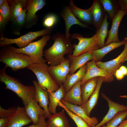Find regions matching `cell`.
I'll list each match as a JSON object with an SVG mask.
<instances>
[{
    "label": "cell",
    "mask_w": 127,
    "mask_h": 127,
    "mask_svg": "<svg viewBox=\"0 0 127 127\" xmlns=\"http://www.w3.org/2000/svg\"><path fill=\"white\" fill-rule=\"evenodd\" d=\"M118 3L120 7V9L127 11V0H119Z\"/></svg>",
    "instance_id": "40"
},
{
    "label": "cell",
    "mask_w": 127,
    "mask_h": 127,
    "mask_svg": "<svg viewBox=\"0 0 127 127\" xmlns=\"http://www.w3.org/2000/svg\"><path fill=\"white\" fill-rule=\"evenodd\" d=\"M39 120L38 123L36 124H33L27 127H47V122H46L45 115H39Z\"/></svg>",
    "instance_id": "38"
},
{
    "label": "cell",
    "mask_w": 127,
    "mask_h": 127,
    "mask_svg": "<svg viewBox=\"0 0 127 127\" xmlns=\"http://www.w3.org/2000/svg\"><path fill=\"white\" fill-rule=\"evenodd\" d=\"M46 4L45 0H27L25 7L27 11L24 25L25 27L29 28L35 23L38 17L36 15V13Z\"/></svg>",
    "instance_id": "8"
},
{
    "label": "cell",
    "mask_w": 127,
    "mask_h": 127,
    "mask_svg": "<svg viewBox=\"0 0 127 127\" xmlns=\"http://www.w3.org/2000/svg\"><path fill=\"white\" fill-rule=\"evenodd\" d=\"M38 102L35 98H32L25 107L26 113L33 124H37L39 120V115H45V112L43 109L38 105Z\"/></svg>",
    "instance_id": "21"
},
{
    "label": "cell",
    "mask_w": 127,
    "mask_h": 127,
    "mask_svg": "<svg viewBox=\"0 0 127 127\" xmlns=\"http://www.w3.org/2000/svg\"><path fill=\"white\" fill-rule=\"evenodd\" d=\"M104 79V78L103 77H99L97 86L94 91L87 102L81 106L84 110L87 115L89 117H90L91 111L97 103L100 90Z\"/></svg>",
    "instance_id": "25"
},
{
    "label": "cell",
    "mask_w": 127,
    "mask_h": 127,
    "mask_svg": "<svg viewBox=\"0 0 127 127\" xmlns=\"http://www.w3.org/2000/svg\"><path fill=\"white\" fill-rule=\"evenodd\" d=\"M6 0H0V6L2 5L6 1Z\"/></svg>",
    "instance_id": "43"
},
{
    "label": "cell",
    "mask_w": 127,
    "mask_h": 127,
    "mask_svg": "<svg viewBox=\"0 0 127 127\" xmlns=\"http://www.w3.org/2000/svg\"><path fill=\"white\" fill-rule=\"evenodd\" d=\"M0 51V62L5 64V67H9L14 71L27 67L33 60L29 56L22 53L15 52L8 45L1 47Z\"/></svg>",
    "instance_id": "3"
},
{
    "label": "cell",
    "mask_w": 127,
    "mask_h": 127,
    "mask_svg": "<svg viewBox=\"0 0 127 127\" xmlns=\"http://www.w3.org/2000/svg\"><path fill=\"white\" fill-rule=\"evenodd\" d=\"M127 61V55L125 57V58L123 60V61L122 62V64L123 63V62H124L125 61Z\"/></svg>",
    "instance_id": "45"
},
{
    "label": "cell",
    "mask_w": 127,
    "mask_h": 127,
    "mask_svg": "<svg viewBox=\"0 0 127 127\" xmlns=\"http://www.w3.org/2000/svg\"><path fill=\"white\" fill-rule=\"evenodd\" d=\"M126 42V40H124L119 42L112 43L102 48L93 51L91 53L93 57V60L95 62L100 61L107 53L114 49L124 44Z\"/></svg>",
    "instance_id": "28"
},
{
    "label": "cell",
    "mask_w": 127,
    "mask_h": 127,
    "mask_svg": "<svg viewBox=\"0 0 127 127\" xmlns=\"http://www.w3.org/2000/svg\"><path fill=\"white\" fill-rule=\"evenodd\" d=\"M65 111L64 109L60 112L52 114L47 122V127H69Z\"/></svg>",
    "instance_id": "26"
},
{
    "label": "cell",
    "mask_w": 127,
    "mask_h": 127,
    "mask_svg": "<svg viewBox=\"0 0 127 127\" xmlns=\"http://www.w3.org/2000/svg\"><path fill=\"white\" fill-rule=\"evenodd\" d=\"M87 68L85 75L80 82V85L87 80L96 77L104 78V82L110 83L114 79L113 76L109 75L104 69L99 68L93 60L86 64Z\"/></svg>",
    "instance_id": "10"
},
{
    "label": "cell",
    "mask_w": 127,
    "mask_h": 127,
    "mask_svg": "<svg viewBox=\"0 0 127 127\" xmlns=\"http://www.w3.org/2000/svg\"><path fill=\"white\" fill-rule=\"evenodd\" d=\"M86 64L80 68L77 72L72 74H69L67 76L63 86L66 93L75 84L81 81L84 77L86 71Z\"/></svg>",
    "instance_id": "27"
},
{
    "label": "cell",
    "mask_w": 127,
    "mask_h": 127,
    "mask_svg": "<svg viewBox=\"0 0 127 127\" xmlns=\"http://www.w3.org/2000/svg\"><path fill=\"white\" fill-rule=\"evenodd\" d=\"M51 38L54 41V43L44 51V56L46 62L50 65H56L65 60V55L73 53V48L71 40L67 39L62 33L57 32Z\"/></svg>",
    "instance_id": "1"
},
{
    "label": "cell",
    "mask_w": 127,
    "mask_h": 127,
    "mask_svg": "<svg viewBox=\"0 0 127 127\" xmlns=\"http://www.w3.org/2000/svg\"><path fill=\"white\" fill-rule=\"evenodd\" d=\"M11 12L10 7L7 0L0 6V27L4 26L10 20Z\"/></svg>",
    "instance_id": "32"
},
{
    "label": "cell",
    "mask_w": 127,
    "mask_h": 127,
    "mask_svg": "<svg viewBox=\"0 0 127 127\" xmlns=\"http://www.w3.org/2000/svg\"><path fill=\"white\" fill-rule=\"evenodd\" d=\"M52 28H45L36 32H30L20 37L15 39L8 38L1 34L0 37V46L1 47L12 44H15L22 48L27 46L31 41L37 37L47 34H50L52 32Z\"/></svg>",
    "instance_id": "6"
},
{
    "label": "cell",
    "mask_w": 127,
    "mask_h": 127,
    "mask_svg": "<svg viewBox=\"0 0 127 127\" xmlns=\"http://www.w3.org/2000/svg\"><path fill=\"white\" fill-rule=\"evenodd\" d=\"M16 109L15 107H9L5 109L0 106V118H8L15 112Z\"/></svg>",
    "instance_id": "37"
},
{
    "label": "cell",
    "mask_w": 127,
    "mask_h": 127,
    "mask_svg": "<svg viewBox=\"0 0 127 127\" xmlns=\"http://www.w3.org/2000/svg\"><path fill=\"white\" fill-rule=\"evenodd\" d=\"M58 106L64 109L69 117L75 122L77 127H92L84 119L68 109L60 101L58 103Z\"/></svg>",
    "instance_id": "34"
},
{
    "label": "cell",
    "mask_w": 127,
    "mask_h": 127,
    "mask_svg": "<svg viewBox=\"0 0 127 127\" xmlns=\"http://www.w3.org/2000/svg\"><path fill=\"white\" fill-rule=\"evenodd\" d=\"M49 100V103L48 108L49 112L52 114L56 113L57 106H58L59 102L64 98L66 92L63 85L60 86L59 88L56 91L51 92L47 90Z\"/></svg>",
    "instance_id": "23"
},
{
    "label": "cell",
    "mask_w": 127,
    "mask_h": 127,
    "mask_svg": "<svg viewBox=\"0 0 127 127\" xmlns=\"http://www.w3.org/2000/svg\"><path fill=\"white\" fill-rule=\"evenodd\" d=\"M6 68L4 67L0 70V81L5 85V88L15 93L22 100L25 107L32 99L35 98V87L24 85L17 79L9 75L6 72Z\"/></svg>",
    "instance_id": "2"
},
{
    "label": "cell",
    "mask_w": 127,
    "mask_h": 127,
    "mask_svg": "<svg viewBox=\"0 0 127 127\" xmlns=\"http://www.w3.org/2000/svg\"><path fill=\"white\" fill-rule=\"evenodd\" d=\"M57 20L58 18L56 15L50 14L47 15L44 18L43 25L46 28H52Z\"/></svg>",
    "instance_id": "36"
},
{
    "label": "cell",
    "mask_w": 127,
    "mask_h": 127,
    "mask_svg": "<svg viewBox=\"0 0 127 127\" xmlns=\"http://www.w3.org/2000/svg\"><path fill=\"white\" fill-rule=\"evenodd\" d=\"M80 82H78L66 92L62 99L74 105L82 106L83 104L81 99Z\"/></svg>",
    "instance_id": "20"
},
{
    "label": "cell",
    "mask_w": 127,
    "mask_h": 127,
    "mask_svg": "<svg viewBox=\"0 0 127 127\" xmlns=\"http://www.w3.org/2000/svg\"><path fill=\"white\" fill-rule=\"evenodd\" d=\"M124 45L123 51L117 57L107 62L99 61L96 62L95 64L97 67L105 69L109 75L113 76L127 55V43L126 42Z\"/></svg>",
    "instance_id": "11"
},
{
    "label": "cell",
    "mask_w": 127,
    "mask_h": 127,
    "mask_svg": "<svg viewBox=\"0 0 127 127\" xmlns=\"http://www.w3.org/2000/svg\"><path fill=\"white\" fill-rule=\"evenodd\" d=\"M60 15L64 21L65 26V35L67 39L70 40L71 34L70 29L71 26L73 25L77 24L83 28H91L80 22L75 16L68 6H65L64 8Z\"/></svg>",
    "instance_id": "12"
},
{
    "label": "cell",
    "mask_w": 127,
    "mask_h": 127,
    "mask_svg": "<svg viewBox=\"0 0 127 127\" xmlns=\"http://www.w3.org/2000/svg\"><path fill=\"white\" fill-rule=\"evenodd\" d=\"M60 101L68 109L85 120L90 126L93 127L98 123L96 117L88 116L81 106L67 102L62 99Z\"/></svg>",
    "instance_id": "19"
},
{
    "label": "cell",
    "mask_w": 127,
    "mask_h": 127,
    "mask_svg": "<svg viewBox=\"0 0 127 127\" xmlns=\"http://www.w3.org/2000/svg\"><path fill=\"white\" fill-rule=\"evenodd\" d=\"M50 34L42 36L40 40L31 42L27 46L22 48H17L10 45H8L10 48L14 52L22 53L30 56L33 60L34 63H46L44 56L43 49L50 39Z\"/></svg>",
    "instance_id": "4"
},
{
    "label": "cell",
    "mask_w": 127,
    "mask_h": 127,
    "mask_svg": "<svg viewBox=\"0 0 127 127\" xmlns=\"http://www.w3.org/2000/svg\"><path fill=\"white\" fill-rule=\"evenodd\" d=\"M49 66L46 63H32L27 68L36 75L40 86L43 89L52 92L56 91L60 86L54 80L48 71Z\"/></svg>",
    "instance_id": "5"
},
{
    "label": "cell",
    "mask_w": 127,
    "mask_h": 127,
    "mask_svg": "<svg viewBox=\"0 0 127 127\" xmlns=\"http://www.w3.org/2000/svg\"><path fill=\"white\" fill-rule=\"evenodd\" d=\"M103 10L108 14L109 19L112 21L119 10L118 8L117 3L114 0H100Z\"/></svg>",
    "instance_id": "31"
},
{
    "label": "cell",
    "mask_w": 127,
    "mask_h": 127,
    "mask_svg": "<svg viewBox=\"0 0 127 127\" xmlns=\"http://www.w3.org/2000/svg\"><path fill=\"white\" fill-rule=\"evenodd\" d=\"M8 121V118H0V127H7Z\"/></svg>",
    "instance_id": "41"
},
{
    "label": "cell",
    "mask_w": 127,
    "mask_h": 127,
    "mask_svg": "<svg viewBox=\"0 0 127 127\" xmlns=\"http://www.w3.org/2000/svg\"><path fill=\"white\" fill-rule=\"evenodd\" d=\"M99 77L90 79L81 85V99L83 104L87 102L95 90Z\"/></svg>",
    "instance_id": "24"
},
{
    "label": "cell",
    "mask_w": 127,
    "mask_h": 127,
    "mask_svg": "<svg viewBox=\"0 0 127 127\" xmlns=\"http://www.w3.org/2000/svg\"><path fill=\"white\" fill-rule=\"evenodd\" d=\"M119 96L122 98L127 99V95H120Z\"/></svg>",
    "instance_id": "44"
},
{
    "label": "cell",
    "mask_w": 127,
    "mask_h": 127,
    "mask_svg": "<svg viewBox=\"0 0 127 127\" xmlns=\"http://www.w3.org/2000/svg\"><path fill=\"white\" fill-rule=\"evenodd\" d=\"M48 71L52 78L60 86L65 81L70 71V64L68 58L60 64L50 65Z\"/></svg>",
    "instance_id": "9"
},
{
    "label": "cell",
    "mask_w": 127,
    "mask_h": 127,
    "mask_svg": "<svg viewBox=\"0 0 127 127\" xmlns=\"http://www.w3.org/2000/svg\"><path fill=\"white\" fill-rule=\"evenodd\" d=\"M103 98L108 103L109 110L102 120L92 127H101L111 120L119 112L127 109V106L114 102L103 93H101Z\"/></svg>",
    "instance_id": "13"
},
{
    "label": "cell",
    "mask_w": 127,
    "mask_h": 127,
    "mask_svg": "<svg viewBox=\"0 0 127 127\" xmlns=\"http://www.w3.org/2000/svg\"><path fill=\"white\" fill-rule=\"evenodd\" d=\"M27 9L24 8L21 13L12 22V29L14 33L20 34V30L25 25Z\"/></svg>",
    "instance_id": "33"
},
{
    "label": "cell",
    "mask_w": 127,
    "mask_h": 127,
    "mask_svg": "<svg viewBox=\"0 0 127 127\" xmlns=\"http://www.w3.org/2000/svg\"><path fill=\"white\" fill-rule=\"evenodd\" d=\"M116 127H127V119L123 120Z\"/></svg>",
    "instance_id": "42"
},
{
    "label": "cell",
    "mask_w": 127,
    "mask_h": 127,
    "mask_svg": "<svg viewBox=\"0 0 127 127\" xmlns=\"http://www.w3.org/2000/svg\"><path fill=\"white\" fill-rule=\"evenodd\" d=\"M108 14L105 13L102 23L98 30L96 31V34L98 37V43L100 48L105 46V40L107 36L108 32V28L109 23L107 21Z\"/></svg>",
    "instance_id": "30"
},
{
    "label": "cell",
    "mask_w": 127,
    "mask_h": 127,
    "mask_svg": "<svg viewBox=\"0 0 127 127\" xmlns=\"http://www.w3.org/2000/svg\"><path fill=\"white\" fill-rule=\"evenodd\" d=\"M33 83L36 89L35 99L39 103L40 107L44 110L45 118H48L52 114L49 112L48 108L49 100L48 92L40 86L37 81L33 80Z\"/></svg>",
    "instance_id": "16"
},
{
    "label": "cell",
    "mask_w": 127,
    "mask_h": 127,
    "mask_svg": "<svg viewBox=\"0 0 127 127\" xmlns=\"http://www.w3.org/2000/svg\"><path fill=\"white\" fill-rule=\"evenodd\" d=\"M127 13V11L119 9L112 21L111 27L108 32V37L105 46H107L112 43L120 42L118 36V29L122 19Z\"/></svg>",
    "instance_id": "15"
},
{
    "label": "cell",
    "mask_w": 127,
    "mask_h": 127,
    "mask_svg": "<svg viewBox=\"0 0 127 127\" xmlns=\"http://www.w3.org/2000/svg\"><path fill=\"white\" fill-rule=\"evenodd\" d=\"M69 6L74 15L80 22L87 25L93 24V19L90 8L86 9L79 8L74 4L72 0H70Z\"/></svg>",
    "instance_id": "18"
},
{
    "label": "cell",
    "mask_w": 127,
    "mask_h": 127,
    "mask_svg": "<svg viewBox=\"0 0 127 127\" xmlns=\"http://www.w3.org/2000/svg\"><path fill=\"white\" fill-rule=\"evenodd\" d=\"M90 8L93 19V24L97 30L103 20L105 14L104 11L100 0H94Z\"/></svg>",
    "instance_id": "22"
},
{
    "label": "cell",
    "mask_w": 127,
    "mask_h": 127,
    "mask_svg": "<svg viewBox=\"0 0 127 127\" xmlns=\"http://www.w3.org/2000/svg\"><path fill=\"white\" fill-rule=\"evenodd\" d=\"M67 57L70 64L69 74H74L77 70L86 64L87 62L93 59L91 53L88 52L76 56L72 54L68 55Z\"/></svg>",
    "instance_id": "17"
},
{
    "label": "cell",
    "mask_w": 127,
    "mask_h": 127,
    "mask_svg": "<svg viewBox=\"0 0 127 127\" xmlns=\"http://www.w3.org/2000/svg\"><path fill=\"white\" fill-rule=\"evenodd\" d=\"M70 37L71 40L77 39L79 41L77 44L72 45L74 50L72 55L74 56H78L87 52L91 53L100 48L96 34L91 37L85 38L80 33H75L71 35Z\"/></svg>",
    "instance_id": "7"
},
{
    "label": "cell",
    "mask_w": 127,
    "mask_h": 127,
    "mask_svg": "<svg viewBox=\"0 0 127 127\" xmlns=\"http://www.w3.org/2000/svg\"><path fill=\"white\" fill-rule=\"evenodd\" d=\"M27 0H8L7 2L10 7L11 12L10 21L12 22L25 8Z\"/></svg>",
    "instance_id": "29"
},
{
    "label": "cell",
    "mask_w": 127,
    "mask_h": 127,
    "mask_svg": "<svg viewBox=\"0 0 127 127\" xmlns=\"http://www.w3.org/2000/svg\"><path fill=\"white\" fill-rule=\"evenodd\" d=\"M114 75L118 80L122 79L125 76L123 72L119 68L117 70Z\"/></svg>",
    "instance_id": "39"
},
{
    "label": "cell",
    "mask_w": 127,
    "mask_h": 127,
    "mask_svg": "<svg viewBox=\"0 0 127 127\" xmlns=\"http://www.w3.org/2000/svg\"><path fill=\"white\" fill-rule=\"evenodd\" d=\"M8 119L7 127H22L32 122L24 107L17 106L16 111Z\"/></svg>",
    "instance_id": "14"
},
{
    "label": "cell",
    "mask_w": 127,
    "mask_h": 127,
    "mask_svg": "<svg viewBox=\"0 0 127 127\" xmlns=\"http://www.w3.org/2000/svg\"><path fill=\"white\" fill-rule=\"evenodd\" d=\"M127 117V109L118 112L106 125L101 127H116Z\"/></svg>",
    "instance_id": "35"
},
{
    "label": "cell",
    "mask_w": 127,
    "mask_h": 127,
    "mask_svg": "<svg viewBox=\"0 0 127 127\" xmlns=\"http://www.w3.org/2000/svg\"><path fill=\"white\" fill-rule=\"evenodd\" d=\"M124 40H126V42L127 43V37L125 38Z\"/></svg>",
    "instance_id": "46"
}]
</instances>
